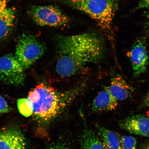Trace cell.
<instances>
[{"label":"cell","instance_id":"12","mask_svg":"<svg viewBox=\"0 0 149 149\" xmlns=\"http://www.w3.org/2000/svg\"><path fill=\"white\" fill-rule=\"evenodd\" d=\"M96 127L99 137L106 149H122L121 138L118 134L103 126Z\"/></svg>","mask_w":149,"mask_h":149},{"label":"cell","instance_id":"15","mask_svg":"<svg viewBox=\"0 0 149 149\" xmlns=\"http://www.w3.org/2000/svg\"><path fill=\"white\" fill-rule=\"evenodd\" d=\"M17 106L19 111L23 116L27 117L32 115V107L27 98L18 99L17 100Z\"/></svg>","mask_w":149,"mask_h":149},{"label":"cell","instance_id":"9","mask_svg":"<svg viewBox=\"0 0 149 149\" xmlns=\"http://www.w3.org/2000/svg\"><path fill=\"white\" fill-rule=\"evenodd\" d=\"M0 149H27L25 138L22 132L15 127L0 130Z\"/></svg>","mask_w":149,"mask_h":149},{"label":"cell","instance_id":"18","mask_svg":"<svg viewBox=\"0 0 149 149\" xmlns=\"http://www.w3.org/2000/svg\"><path fill=\"white\" fill-rule=\"evenodd\" d=\"M149 9V0H140L136 9Z\"/></svg>","mask_w":149,"mask_h":149},{"label":"cell","instance_id":"1","mask_svg":"<svg viewBox=\"0 0 149 149\" xmlns=\"http://www.w3.org/2000/svg\"><path fill=\"white\" fill-rule=\"evenodd\" d=\"M103 52L102 41L93 33L63 37L58 43L56 72L61 77H70L86 65L98 60Z\"/></svg>","mask_w":149,"mask_h":149},{"label":"cell","instance_id":"6","mask_svg":"<svg viewBox=\"0 0 149 149\" xmlns=\"http://www.w3.org/2000/svg\"><path fill=\"white\" fill-rule=\"evenodd\" d=\"M15 56L10 54L0 57V81L6 84H23L25 74Z\"/></svg>","mask_w":149,"mask_h":149},{"label":"cell","instance_id":"8","mask_svg":"<svg viewBox=\"0 0 149 149\" xmlns=\"http://www.w3.org/2000/svg\"><path fill=\"white\" fill-rule=\"evenodd\" d=\"M123 130L134 134L149 137V117L136 115L127 117L119 122Z\"/></svg>","mask_w":149,"mask_h":149},{"label":"cell","instance_id":"5","mask_svg":"<svg viewBox=\"0 0 149 149\" xmlns=\"http://www.w3.org/2000/svg\"><path fill=\"white\" fill-rule=\"evenodd\" d=\"M29 13L35 23L41 26L64 27L70 22L68 17L53 6H33Z\"/></svg>","mask_w":149,"mask_h":149},{"label":"cell","instance_id":"13","mask_svg":"<svg viewBox=\"0 0 149 149\" xmlns=\"http://www.w3.org/2000/svg\"><path fill=\"white\" fill-rule=\"evenodd\" d=\"M15 12L13 9L6 7L0 15V42L5 40L14 25Z\"/></svg>","mask_w":149,"mask_h":149},{"label":"cell","instance_id":"20","mask_svg":"<svg viewBox=\"0 0 149 149\" xmlns=\"http://www.w3.org/2000/svg\"><path fill=\"white\" fill-rule=\"evenodd\" d=\"M7 0H0V15L6 8Z\"/></svg>","mask_w":149,"mask_h":149},{"label":"cell","instance_id":"23","mask_svg":"<svg viewBox=\"0 0 149 149\" xmlns=\"http://www.w3.org/2000/svg\"><path fill=\"white\" fill-rule=\"evenodd\" d=\"M146 16L148 18V19L149 20V13Z\"/></svg>","mask_w":149,"mask_h":149},{"label":"cell","instance_id":"16","mask_svg":"<svg viewBox=\"0 0 149 149\" xmlns=\"http://www.w3.org/2000/svg\"><path fill=\"white\" fill-rule=\"evenodd\" d=\"M122 149H137V141L131 136H124L121 138Z\"/></svg>","mask_w":149,"mask_h":149},{"label":"cell","instance_id":"11","mask_svg":"<svg viewBox=\"0 0 149 149\" xmlns=\"http://www.w3.org/2000/svg\"><path fill=\"white\" fill-rule=\"evenodd\" d=\"M109 87L110 92L117 100H124L130 97L134 91L133 87L120 75L111 79Z\"/></svg>","mask_w":149,"mask_h":149},{"label":"cell","instance_id":"22","mask_svg":"<svg viewBox=\"0 0 149 149\" xmlns=\"http://www.w3.org/2000/svg\"><path fill=\"white\" fill-rule=\"evenodd\" d=\"M145 149H149V144L148 145Z\"/></svg>","mask_w":149,"mask_h":149},{"label":"cell","instance_id":"17","mask_svg":"<svg viewBox=\"0 0 149 149\" xmlns=\"http://www.w3.org/2000/svg\"><path fill=\"white\" fill-rule=\"evenodd\" d=\"M10 111V108L6 100L0 95V115L3 113H8Z\"/></svg>","mask_w":149,"mask_h":149},{"label":"cell","instance_id":"2","mask_svg":"<svg viewBox=\"0 0 149 149\" xmlns=\"http://www.w3.org/2000/svg\"><path fill=\"white\" fill-rule=\"evenodd\" d=\"M27 99L32 107V116L39 122L45 123L58 116L72 97L69 93L57 92L41 84L29 93Z\"/></svg>","mask_w":149,"mask_h":149},{"label":"cell","instance_id":"14","mask_svg":"<svg viewBox=\"0 0 149 149\" xmlns=\"http://www.w3.org/2000/svg\"><path fill=\"white\" fill-rule=\"evenodd\" d=\"M81 144L82 149H106L98 136L88 128L84 130Z\"/></svg>","mask_w":149,"mask_h":149},{"label":"cell","instance_id":"7","mask_svg":"<svg viewBox=\"0 0 149 149\" xmlns=\"http://www.w3.org/2000/svg\"><path fill=\"white\" fill-rule=\"evenodd\" d=\"M131 61L134 75L139 76L146 70L148 56L144 40L139 39L127 54Z\"/></svg>","mask_w":149,"mask_h":149},{"label":"cell","instance_id":"21","mask_svg":"<svg viewBox=\"0 0 149 149\" xmlns=\"http://www.w3.org/2000/svg\"><path fill=\"white\" fill-rule=\"evenodd\" d=\"M144 105L145 107H149V90L144 98Z\"/></svg>","mask_w":149,"mask_h":149},{"label":"cell","instance_id":"19","mask_svg":"<svg viewBox=\"0 0 149 149\" xmlns=\"http://www.w3.org/2000/svg\"><path fill=\"white\" fill-rule=\"evenodd\" d=\"M47 149H71L68 146L63 144L57 143L49 146Z\"/></svg>","mask_w":149,"mask_h":149},{"label":"cell","instance_id":"10","mask_svg":"<svg viewBox=\"0 0 149 149\" xmlns=\"http://www.w3.org/2000/svg\"><path fill=\"white\" fill-rule=\"evenodd\" d=\"M118 105V100L110 92L109 87H106L95 98L92 109L95 112L111 111L116 109Z\"/></svg>","mask_w":149,"mask_h":149},{"label":"cell","instance_id":"3","mask_svg":"<svg viewBox=\"0 0 149 149\" xmlns=\"http://www.w3.org/2000/svg\"><path fill=\"white\" fill-rule=\"evenodd\" d=\"M120 0H67L70 6L88 15L104 31H110Z\"/></svg>","mask_w":149,"mask_h":149},{"label":"cell","instance_id":"4","mask_svg":"<svg viewBox=\"0 0 149 149\" xmlns=\"http://www.w3.org/2000/svg\"><path fill=\"white\" fill-rule=\"evenodd\" d=\"M45 51L44 46L36 37L24 33L18 39L15 56L25 71L42 57Z\"/></svg>","mask_w":149,"mask_h":149}]
</instances>
